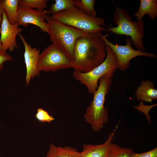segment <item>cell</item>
Instances as JSON below:
<instances>
[{
	"instance_id": "cell-1",
	"label": "cell",
	"mask_w": 157,
	"mask_h": 157,
	"mask_svg": "<svg viewBox=\"0 0 157 157\" xmlns=\"http://www.w3.org/2000/svg\"><path fill=\"white\" fill-rule=\"evenodd\" d=\"M101 32L89 33L76 40L72 67L74 71L89 72L101 64L106 55V44Z\"/></svg>"
},
{
	"instance_id": "cell-2",
	"label": "cell",
	"mask_w": 157,
	"mask_h": 157,
	"mask_svg": "<svg viewBox=\"0 0 157 157\" xmlns=\"http://www.w3.org/2000/svg\"><path fill=\"white\" fill-rule=\"evenodd\" d=\"M113 74L107 73L100 78L97 88L93 94V100L84 114L85 121L91 125L94 131H99L108 122L109 112L104 104L106 96L112 84Z\"/></svg>"
},
{
	"instance_id": "cell-3",
	"label": "cell",
	"mask_w": 157,
	"mask_h": 157,
	"mask_svg": "<svg viewBox=\"0 0 157 157\" xmlns=\"http://www.w3.org/2000/svg\"><path fill=\"white\" fill-rule=\"evenodd\" d=\"M113 21L117 26H108V29L105 31L129 37L134 47L138 50L145 51L143 40L144 35V22L143 19L139 21H134L126 10L116 6Z\"/></svg>"
},
{
	"instance_id": "cell-4",
	"label": "cell",
	"mask_w": 157,
	"mask_h": 157,
	"mask_svg": "<svg viewBox=\"0 0 157 157\" xmlns=\"http://www.w3.org/2000/svg\"><path fill=\"white\" fill-rule=\"evenodd\" d=\"M48 33L52 43L59 46L73 60L76 42L79 38L89 33L60 22L47 15Z\"/></svg>"
},
{
	"instance_id": "cell-5",
	"label": "cell",
	"mask_w": 157,
	"mask_h": 157,
	"mask_svg": "<svg viewBox=\"0 0 157 157\" xmlns=\"http://www.w3.org/2000/svg\"><path fill=\"white\" fill-rule=\"evenodd\" d=\"M51 16L60 22L87 32H101L106 30L101 26L105 23L104 19L87 15L75 6Z\"/></svg>"
},
{
	"instance_id": "cell-6",
	"label": "cell",
	"mask_w": 157,
	"mask_h": 157,
	"mask_svg": "<svg viewBox=\"0 0 157 157\" xmlns=\"http://www.w3.org/2000/svg\"><path fill=\"white\" fill-rule=\"evenodd\" d=\"M106 44L107 56L102 63L89 72H82L74 71L73 73L74 78L84 85L88 93L91 94H93L97 90L99 81L102 76L108 73L114 74L117 69L116 56L110 47Z\"/></svg>"
},
{
	"instance_id": "cell-7",
	"label": "cell",
	"mask_w": 157,
	"mask_h": 157,
	"mask_svg": "<svg viewBox=\"0 0 157 157\" xmlns=\"http://www.w3.org/2000/svg\"><path fill=\"white\" fill-rule=\"evenodd\" d=\"M72 60L61 48L52 43L40 53L38 64L40 72H54L72 67Z\"/></svg>"
},
{
	"instance_id": "cell-8",
	"label": "cell",
	"mask_w": 157,
	"mask_h": 157,
	"mask_svg": "<svg viewBox=\"0 0 157 157\" xmlns=\"http://www.w3.org/2000/svg\"><path fill=\"white\" fill-rule=\"evenodd\" d=\"M108 34L105 35L102 33L101 36L105 43L112 49L115 53L117 60V69L122 71L126 70L129 66L130 60L139 56H145L154 58H157V56L152 53L146 52L134 49L132 46V42L130 38H126L125 45L114 44L107 39Z\"/></svg>"
},
{
	"instance_id": "cell-9",
	"label": "cell",
	"mask_w": 157,
	"mask_h": 157,
	"mask_svg": "<svg viewBox=\"0 0 157 157\" xmlns=\"http://www.w3.org/2000/svg\"><path fill=\"white\" fill-rule=\"evenodd\" d=\"M47 10L42 11L29 8L19 6L16 22L19 26L27 27L31 24L39 27L43 32L48 33V24L45 21Z\"/></svg>"
},
{
	"instance_id": "cell-10",
	"label": "cell",
	"mask_w": 157,
	"mask_h": 157,
	"mask_svg": "<svg viewBox=\"0 0 157 157\" xmlns=\"http://www.w3.org/2000/svg\"><path fill=\"white\" fill-rule=\"evenodd\" d=\"M2 17L0 39L2 50L12 51L18 48L16 37L22 29L19 27V25L17 23L11 24L9 22L4 10L2 13Z\"/></svg>"
},
{
	"instance_id": "cell-11",
	"label": "cell",
	"mask_w": 157,
	"mask_h": 157,
	"mask_svg": "<svg viewBox=\"0 0 157 157\" xmlns=\"http://www.w3.org/2000/svg\"><path fill=\"white\" fill-rule=\"evenodd\" d=\"M18 35L24 47V55L26 69L25 82L28 85L32 79L39 75L37 66L40 50L36 47H32L20 33Z\"/></svg>"
},
{
	"instance_id": "cell-12",
	"label": "cell",
	"mask_w": 157,
	"mask_h": 157,
	"mask_svg": "<svg viewBox=\"0 0 157 157\" xmlns=\"http://www.w3.org/2000/svg\"><path fill=\"white\" fill-rule=\"evenodd\" d=\"M114 132L111 133L107 140L102 144H83V151L80 152L81 157H104L109 144L113 139Z\"/></svg>"
},
{
	"instance_id": "cell-13",
	"label": "cell",
	"mask_w": 157,
	"mask_h": 157,
	"mask_svg": "<svg viewBox=\"0 0 157 157\" xmlns=\"http://www.w3.org/2000/svg\"><path fill=\"white\" fill-rule=\"evenodd\" d=\"M154 83L147 80H142L138 86L135 93L137 99L151 103L157 99V90L154 88Z\"/></svg>"
},
{
	"instance_id": "cell-14",
	"label": "cell",
	"mask_w": 157,
	"mask_h": 157,
	"mask_svg": "<svg viewBox=\"0 0 157 157\" xmlns=\"http://www.w3.org/2000/svg\"><path fill=\"white\" fill-rule=\"evenodd\" d=\"M146 14L148 15L150 19H155L157 17V0H140L138 10L134 14L137 21L142 20Z\"/></svg>"
},
{
	"instance_id": "cell-15",
	"label": "cell",
	"mask_w": 157,
	"mask_h": 157,
	"mask_svg": "<svg viewBox=\"0 0 157 157\" xmlns=\"http://www.w3.org/2000/svg\"><path fill=\"white\" fill-rule=\"evenodd\" d=\"M46 157H81V153L69 146L57 147L51 144Z\"/></svg>"
},
{
	"instance_id": "cell-16",
	"label": "cell",
	"mask_w": 157,
	"mask_h": 157,
	"mask_svg": "<svg viewBox=\"0 0 157 157\" xmlns=\"http://www.w3.org/2000/svg\"><path fill=\"white\" fill-rule=\"evenodd\" d=\"M19 0H0V7L6 13L9 22L13 24L16 22L17 18Z\"/></svg>"
},
{
	"instance_id": "cell-17",
	"label": "cell",
	"mask_w": 157,
	"mask_h": 157,
	"mask_svg": "<svg viewBox=\"0 0 157 157\" xmlns=\"http://www.w3.org/2000/svg\"><path fill=\"white\" fill-rule=\"evenodd\" d=\"M133 152L131 148L123 147L111 142L104 157H130Z\"/></svg>"
},
{
	"instance_id": "cell-18",
	"label": "cell",
	"mask_w": 157,
	"mask_h": 157,
	"mask_svg": "<svg viewBox=\"0 0 157 157\" xmlns=\"http://www.w3.org/2000/svg\"><path fill=\"white\" fill-rule=\"evenodd\" d=\"M48 10L47 14L51 15L75 6V0H55Z\"/></svg>"
},
{
	"instance_id": "cell-19",
	"label": "cell",
	"mask_w": 157,
	"mask_h": 157,
	"mask_svg": "<svg viewBox=\"0 0 157 157\" xmlns=\"http://www.w3.org/2000/svg\"><path fill=\"white\" fill-rule=\"evenodd\" d=\"M94 0H75V7L89 15L96 17Z\"/></svg>"
},
{
	"instance_id": "cell-20",
	"label": "cell",
	"mask_w": 157,
	"mask_h": 157,
	"mask_svg": "<svg viewBox=\"0 0 157 157\" xmlns=\"http://www.w3.org/2000/svg\"><path fill=\"white\" fill-rule=\"evenodd\" d=\"M47 0H19V6L42 11L47 6Z\"/></svg>"
},
{
	"instance_id": "cell-21",
	"label": "cell",
	"mask_w": 157,
	"mask_h": 157,
	"mask_svg": "<svg viewBox=\"0 0 157 157\" xmlns=\"http://www.w3.org/2000/svg\"><path fill=\"white\" fill-rule=\"evenodd\" d=\"M157 104L147 106L145 105L143 102L140 101V104L137 106H135L134 108L138 110L143 113L146 116V119L149 123H150L151 121V117L149 114L150 110L153 107L156 106Z\"/></svg>"
},
{
	"instance_id": "cell-22",
	"label": "cell",
	"mask_w": 157,
	"mask_h": 157,
	"mask_svg": "<svg viewBox=\"0 0 157 157\" xmlns=\"http://www.w3.org/2000/svg\"><path fill=\"white\" fill-rule=\"evenodd\" d=\"M36 117L39 121L50 122L54 119V117L42 108H38L36 115Z\"/></svg>"
},
{
	"instance_id": "cell-23",
	"label": "cell",
	"mask_w": 157,
	"mask_h": 157,
	"mask_svg": "<svg viewBox=\"0 0 157 157\" xmlns=\"http://www.w3.org/2000/svg\"><path fill=\"white\" fill-rule=\"evenodd\" d=\"M130 157H157V147L142 153H136L133 152Z\"/></svg>"
},
{
	"instance_id": "cell-24",
	"label": "cell",
	"mask_w": 157,
	"mask_h": 157,
	"mask_svg": "<svg viewBox=\"0 0 157 157\" xmlns=\"http://www.w3.org/2000/svg\"><path fill=\"white\" fill-rule=\"evenodd\" d=\"M13 60L12 57L6 51L1 50L0 51V71L3 69V63L7 61Z\"/></svg>"
},
{
	"instance_id": "cell-25",
	"label": "cell",
	"mask_w": 157,
	"mask_h": 157,
	"mask_svg": "<svg viewBox=\"0 0 157 157\" xmlns=\"http://www.w3.org/2000/svg\"><path fill=\"white\" fill-rule=\"evenodd\" d=\"M3 10L0 7V34L1 31V25L2 19V14ZM2 50V45L1 42L0 41V51Z\"/></svg>"
}]
</instances>
